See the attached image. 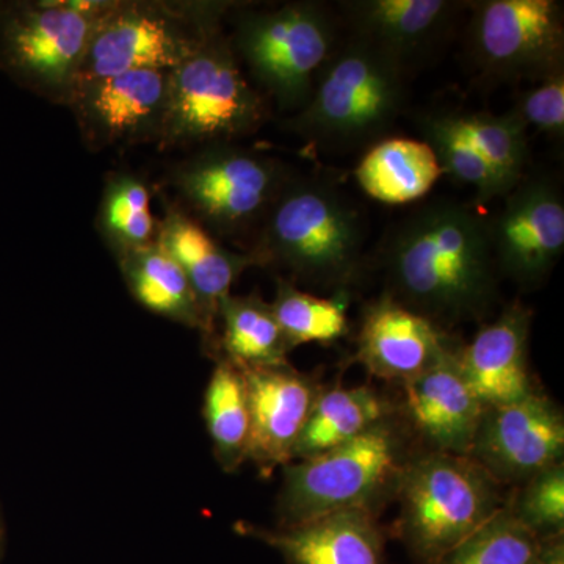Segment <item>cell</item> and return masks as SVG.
<instances>
[{"mask_svg": "<svg viewBox=\"0 0 564 564\" xmlns=\"http://www.w3.org/2000/svg\"><path fill=\"white\" fill-rule=\"evenodd\" d=\"M293 177L284 162L215 143L199 148L173 166L169 184L177 206L214 237H242L258 231L270 207Z\"/></svg>", "mask_w": 564, "mask_h": 564, "instance_id": "9", "label": "cell"}, {"mask_svg": "<svg viewBox=\"0 0 564 564\" xmlns=\"http://www.w3.org/2000/svg\"><path fill=\"white\" fill-rule=\"evenodd\" d=\"M115 259L128 291L140 306L185 328L198 329L204 337L206 325L191 282L161 243L154 242Z\"/></svg>", "mask_w": 564, "mask_h": 564, "instance_id": "22", "label": "cell"}, {"mask_svg": "<svg viewBox=\"0 0 564 564\" xmlns=\"http://www.w3.org/2000/svg\"><path fill=\"white\" fill-rule=\"evenodd\" d=\"M150 182L140 173H110L104 185L96 228L104 243L118 258L158 242L161 220L151 210Z\"/></svg>", "mask_w": 564, "mask_h": 564, "instance_id": "27", "label": "cell"}, {"mask_svg": "<svg viewBox=\"0 0 564 564\" xmlns=\"http://www.w3.org/2000/svg\"><path fill=\"white\" fill-rule=\"evenodd\" d=\"M408 70L391 55L351 36L318 74L291 131L318 147L352 148L388 131L404 102Z\"/></svg>", "mask_w": 564, "mask_h": 564, "instance_id": "5", "label": "cell"}, {"mask_svg": "<svg viewBox=\"0 0 564 564\" xmlns=\"http://www.w3.org/2000/svg\"><path fill=\"white\" fill-rule=\"evenodd\" d=\"M536 564H564L563 534L540 540Z\"/></svg>", "mask_w": 564, "mask_h": 564, "instance_id": "34", "label": "cell"}, {"mask_svg": "<svg viewBox=\"0 0 564 564\" xmlns=\"http://www.w3.org/2000/svg\"><path fill=\"white\" fill-rule=\"evenodd\" d=\"M456 126L475 151L484 158L496 177L500 193L507 195L524 177L529 161L527 126L510 111L505 115L454 113Z\"/></svg>", "mask_w": 564, "mask_h": 564, "instance_id": "28", "label": "cell"}, {"mask_svg": "<svg viewBox=\"0 0 564 564\" xmlns=\"http://www.w3.org/2000/svg\"><path fill=\"white\" fill-rule=\"evenodd\" d=\"M225 3L111 0L96 22L76 85L133 69L172 70L221 32Z\"/></svg>", "mask_w": 564, "mask_h": 564, "instance_id": "6", "label": "cell"}, {"mask_svg": "<svg viewBox=\"0 0 564 564\" xmlns=\"http://www.w3.org/2000/svg\"><path fill=\"white\" fill-rule=\"evenodd\" d=\"M417 121L423 141L432 148L443 174L473 187L475 203L484 206L502 196L491 169L459 131L454 113L423 115Z\"/></svg>", "mask_w": 564, "mask_h": 564, "instance_id": "30", "label": "cell"}, {"mask_svg": "<svg viewBox=\"0 0 564 564\" xmlns=\"http://www.w3.org/2000/svg\"><path fill=\"white\" fill-rule=\"evenodd\" d=\"M540 538L511 514L499 511L437 564H536Z\"/></svg>", "mask_w": 564, "mask_h": 564, "instance_id": "31", "label": "cell"}, {"mask_svg": "<svg viewBox=\"0 0 564 564\" xmlns=\"http://www.w3.org/2000/svg\"><path fill=\"white\" fill-rule=\"evenodd\" d=\"M497 269L533 288L554 269L564 250V203L547 176L522 177L502 210L488 221Z\"/></svg>", "mask_w": 564, "mask_h": 564, "instance_id": "14", "label": "cell"}, {"mask_svg": "<svg viewBox=\"0 0 564 564\" xmlns=\"http://www.w3.org/2000/svg\"><path fill=\"white\" fill-rule=\"evenodd\" d=\"M218 321V358L228 359L237 367H278L289 364L291 351L270 303L261 296L229 295L223 300Z\"/></svg>", "mask_w": 564, "mask_h": 564, "instance_id": "25", "label": "cell"}, {"mask_svg": "<svg viewBox=\"0 0 564 564\" xmlns=\"http://www.w3.org/2000/svg\"><path fill=\"white\" fill-rule=\"evenodd\" d=\"M455 348L441 326L384 293L364 314L356 361L380 380L404 383Z\"/></svg>", "mask_w": 564, "mask_h": 564, "instance_id": "17", "label": "cell"}, {"mask_svg": "<svg viewBox=\"0 0 564 564\" xmlns=\"http://www.w3.org/2000/svg\"><path fill=\"white\" fill-rule=\"evenodd\" d=\"M527 129L533 126L549 135L563 137L564 132V76L556 73L541 82L533 90L522 95L513 110Z\"/></svg>", "mask_w": 564, "mask_h": 564, "instance_id": "33", "label": "cell"}, {"mask_svg": "<svg viewBox=\"0 0 564 564\" xmlns=\"http://www.w3.org/2000/svg\"><path fill=\"white\" fill-rule=\"evenodd\" d=\"M270 306L291 350L303 344L334 343L348 332L344 299H322L302 291L285 278H278Z\"/></svg>", "mask_w": 564, "mask_h": 564, "instance_id": "29", "label": "cell"}, {"mask_svg": "<svg viewBox=\"0 0 564 564\" xmlns=\"http://www.w3.org/2000/svg\"><path fill=\"white\" fill-rule=\"evenodd\" d=\"M163 217L159 226L158 242L180 263L191 282L204 317L207 351L218 358V337L215 334L218 311L232 285L245 270L254 265L248 252L228 250L217 237L188 217L177 204L162 196Z\"/></svg>", "mask_w": 564, "mask_h": 564, "instance_id": "18", "label": "cell"}, {"mask_svg": "<svg viewBox=\"0 0 564 564\" xmlns=\"http://www.w3.org/2000/svg\"><path fill=\"white\" fill-rule=\"evenodd\" d=\"M248 254L292 284L345 292L362 269L364 229L358 210L321 177L293 174L270 207Z\"/></svg>", "mask_w": 564, "mask_h": 564, "instance_id": "2", "label": "cell"}, {"mask_svg": "<svg viewBox=\"0 0 564 564\" xmlns=\"http://www.w3.org/2000/svg\"><path fill=\"white\" fill-rule=\"evenodd\" d=\"M389 415L392 410L383 397L366 386L322 391L293 448L292 462L313 458L350 443Z\"/></svg>", "mask_w": 564, "mask_h": 564, "instance_id": "24", "label": "cell"}, {"mask_svg": "<svg viewBox=\"0 0 564 564\" xmlns=\"http://www.w3.org/2000/svg\"><path fill=\"white\" fill-rule=\"evenodd\" d=\"M334 36L321 3L293 2L239 17L231 46L278 109L299 113L332 57Z\"/></svg>", "mask_w": 564, "mask_h": 564, "instance_id": "10", "label": "cell"}, {"mask_svg": "<svg viewBox=\"0 0 564 564\" xmlns=\"http://www.w3.org/2000/svg\"><path fill=\"white\" fill-rule=\"evenodd\" d=\"M3 543H6V521H3V511L0 507V555H2Z\"/></svg>", "mask_w": 564, "mask_h": 564, "instance_id": "35", "label": "cell"}, {"mask_svg": "<svg viewBox=\"0 0 564 564\" xmlns=\"http://www.w3.org/2000/svg\"><path fill=\"white\" fill-rule=\"evenodd\" d=\"M110 2H0V70L33 95L68 106L96 22Z\"/></svg>", "mask_w": 564, "mask_h": 564, "instance_id": "7", "label": "cell"}, {"mask_svg": "<svg viewBox=\"0 0 564 564\" xmlns=\"http://www.w3.org/2000/svg\"><path fill=\"white\" fill-rule=\"evenodd\" d=\"M406 436L392 415L350 443L282 467L278 529L339 511L369 508L395 496L408 459Z\"/></svg>", "mask_w": 564, "mask_h": 564, "instance_id": "3", "label": "cell"}, {"mask_svg": "<svg viewBox=\"0 0 564 564\" xmlns=\"http://www.w3.org/2000/svg\"><path fill=\"white\" fill-rule=\"evenodd\" d=\"M169 73L133 69L82 82L68 106L90 151L128 150L162 139Z\"/></svg>", "mask_w": 564, "mask_h": 564, "instance_id": "12", "label": "cell"}, {"mask_svg": "<svg viewBox=\"0 0 564 564\" xmlns=\"http://www.w3.org/2000/svg\"><path fill=\"white\" fill-rule=\"evenodd\" d=\"M239 369L247 381L250 403L248 462L269 478L292 462L293 448L322 389L291 364Z\"/></svg>", "mask_w": 564, "mask_h": 564, "instance_id": "15", "label": "cell"}, {"mask_svg": "<svg viewBox=\"0 0 564 564\" xmlns=\"http://www.w3.org/2000/svg\"><path fill=\"white\" fill-rule=\"evenodd\" d=\"M470 50L478 68L496 79H547L563 70L562 6L554 0L477 3Z\"/></svg>", "mask_w": 564, "mask_h": 564, "instance_id": "11", "label": "cell"}, {"mask_svg": "<svg viewBox=\"0 0 564 564\" xmlns=\"http://www.w3.org/2000/svg\"><path fill=\"white\" fill-rule=\"evenodd\" d=\"M499 486L469 456H411L395 492L399 536L422 564L440 563L507 507Z\"/></svg>", "mask_w": 564, "mask_h": 564, "instance_id": "4", "label": "cell"}, {"mask_svg": "<svg viewBox=\"0 0 564 564\" xmlns=\"http://www.w3.org/2000/svg\"><path fill=\"white\" fill-rule=\"evenodd\" d=\"M384 269L386 293L443 329L480 321L497 300L488 220L452 199L426 204L395 226Z\"/></svg>", "mask_w": 564, "mask_h": 564, "instance_id": "1", "label": "cell"}, {"mask_svg": "<svg viewBox=\"0 0 564 564\" xmlns=\"http://www.w3.org/2000/svg\"><path fill=\"white\" fill-rule=\"evenodd\" d=\"M355 174L370 198L406 204L432 191L443 170L426 141L386 139L366 152Z\"/></svg>", "mask_w": 564, "mask_h": 564, "instance_id": "23", "label": "cell"}, {"mask_svg": "<svg viewBox=\"0 0 564 564\" xmlns=\"http://www.w3.org/2000/svg\"><path fill=\"white\" fill-rule=\"evenodd\" d=\"M462 7L448 0H358L343 9L355 39L391 55L408 70L445 39Z\"/></svg>", "mask_w": 564, "mask_h": 564, "instance_id": "21", "label": "cell"}, {"mask_svg": "<svg viewBox=\"0 0 564 564\" xmlns=\"http://www.w3.org/2000/svg\"><path fill=\"white\" fill-rule=\"evenodd\" d=\"M508 510L540 540L563 534L564 464H554L525 481Z\"/></svg>", "mask_w": 564, "mask_h": 564, "instance_id": "32", "label": "cell"}, {"mask_svg": "<svg viewBox=\"0 0 564 564\" xmlns=\"http://www.w3.org/2000/svg\"><path fill=\"white\" fill-rule=\"evenodd\" d=\"M203 415L218 466L223 473H236L248 462L250 403L243 372L228 359L217 358L204 392Z\"/></svg>", "mask_w": 564, "mask_h": 564, "instance_id": "26", "label": "cell"}, {"mask_svg": "<svg viewBox=\"0 0 564 564\" xmlns=\"http://www.w3.org/2000/svg\"><path fill=\"white\" fill-rule=\"evenodd\" d=\"M562 411L543 393L521 402L486 408L469 458L499 485H524L534 475L563 463Z\"/></svg>", "mask_w": 564, "mask_h": 564, "instance_id": "13", "label": "cell"}, {"mask_svg": "<svg viewBox=\"0 0 564 564\" xmlns=\"http://www.w3.org/2000/svg\"><path fill=\"white\" fill-rule=\"evenodd\" d=\"M265 102L245 79L231 40L212 36L187 61L169 70V104L158 147H207L232 143L258 131Z\"/></svg>", "mask_w": 564, "mask_h": 564, "instance_id": "8", "label": "cell"}, {"mask_svg": "<svg viewBox=\"0 0 564 564\" xmlns=\"http://www.w3.org/2000/svg\"><path fill=\"white\" fill-rule=\"evenodd\" d=\"M459 347L403 383V413L426 452L469 456L486 408L464 378Z\"/></svg>", "mask_w": 564, "mask_h": 564, "instance_id": "16", "label": "cell"}, {"mask_svg": "<svg viewBox=\"0 0 564 564\" xmlns=\"http://www.w3.org/2000/svg\"><path fill=\"white\" fill-rule=\"evenodd\" d=\"M240 533L280 552L289 564H386L384 536L369 508L339 511L288 529L239 524Z\"/></svg>", "mask_w": 564, "mask_h": 564, "instance_id": "20", "label": "cell"}, {"mask_svg": "<svg viewBox=\"0 0 564 564\" xmlns=\"http://www.w3.org/2000/svg\"><path fill=\"white\" fill-rule=\"evenodd\" d=\"M530 323L525 306L510 304L473 343L459 347L464 378L485 408L521 402L538 392L529 369Z\"/></svg>", "mask_w": 564, "mask_h": 564, "instance_id": "19", "label": "cell"}]
</instances>
